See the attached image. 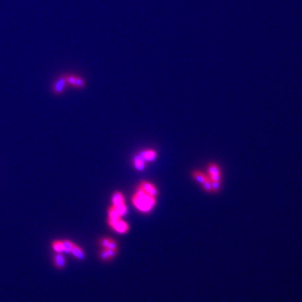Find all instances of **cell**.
Returning a JSON list of instances; mask_svg holds the SVG:
<instances>
[{
	"label": "cell",
	"instance_id": "4fadbf2b",
	"mask_svg": "<svg viewBox=\"0 0 302 302\" xmlns=\"http://www.w3.org/2000/svg\"><path fill=\"white\" fill-rule=\"evenodd\" d=\"M121 215L118 213V210L113 205L110 206L108 209V218L110 219H118V218H121Z\"/></svg>",
	"mask_w": 302,
	"mask_h": 302
},
{
	"label": "cell",
	"instance_id": "52a82bcc",
	"mask_svg": "<svg viewBox=\"0 0 302 302\" xmlns=\"http://www.w3.org/2000/svg\"><path fill=\"white\" fill-rule=\"evenodd\" d=\"M191 176L195 181L198 182L200 185L202 184L203 182L206 181L208 178L206 173L198 169L193 170L192 171Z\"/></svg>",
	"mask_w": 302,
	"mask_h": 302
},
{
	"label": "cell",
	"instance_id": "5bb4252c",
	"mask_svg": "<svg viewBox=\"0 0 302 302\" xmlns=\"http://www.w3.org/2000/svg\"><path fill=\"white\" fill-rule=\"evenodd\" d=\"M201 186L205 193H208V194H213L211 181V180L209 179V178H208L206 181L203 182L202 184H201Z\"/></svg>",
	"mask_w": 302,
	"mask_h": 302
},
{
	"label": "cell",
	"instance_id": "44dd1931",
	"mask_svg": "<svg viewBox=\"0 0 302 302\" xmlns=\"http://www.w3.org/2000/svg\"><path fill=\"white\" fill-rule=\"evenodd\" d=\"M117 248H118V243L117 242L115 241V240L111 238L110 240L109 244H108L107 248H111V249H116L117 250Z\"/></svg>",
	"mask_w": 302,
	"mask_h": 302
},
{
	"label": "cell",
	"instance_id": "7c38bea8",
	"mask_svg": "<svg viewBox=\"0 0 302 302\" xmlns=\"http://www.w3.org/2000/svg\"><path fill=\"white\" fill-rule=\"evenodd\" d=\"M53 250L57 253H64V246H63V240H56L53 242L52 244Z\"/></svg>",
	"mask_w": 302,
	"mask_h": 302
},
{
	"label": "cell",
	"instance_id": "d6986e66",
	"mask_svg": "<svg viewBox=\"0 0 302 302\" xmlns=\"http://www.w3.org/2000/svg\"><path fill=\"white\" fill-rule=\"evenodd\" d=\"M110 240H111V238L104 237L101 238L100 240V246L102 247V248L106 249V248H108V244H109Z\"/></svg>",
	"mask_w": 302,
	"mask_h": 302
},
{
	"label": "cell",
	"instance_id": "5b68a950",
	"mask_svg": "<svg viewBox=\"0 0 302 302\" xmlns=\"http://www.w3.org/2000/svg\"><path fill=\"white\" fill-rule=\"evenodd\" d=\"M141 189L144 190L148 194L152 195V196L156 198L158 195V190L157 189L156 186L153 184V183H150L148 181H142L140 183L139 186Z\"/></svg>",
	"mask_w": 302,
	"mask_h": 302
},
{
	"label": "cell",
	"instance_id": "9c48e42d",
	"mask_svg": "<svg viewBox=\"0 0 302 302\" xmlns=\"http://www.w3.org/2000/svg\"><path fill=\"white\" fill-rule=\"evenodd\" d=\"M139 154L142 156L146 162L154 161L156 159L157 156H158L156 151L153 149L144 150V151H141Z\"/></svg>",
	"mask_w": 302,
	"mask_h": 302
},
{
	"label": "cell",
	"instance_id": "ba28073f",
	"mask_svg": "<svg viewBox=\"0 0 302 302\" xmlns=\"http://www.w3.org/2000/svg\"><path fill=\"white\" fill-rule=\"evenodd\" d=\"M111 201H112V205L115 206H121V205L125 204V200L124 195L121 192H115L113 194L112 198H111Z\"/></svg>",
	"mask_w": 302,
	"mask_h": 302
},
{
	"label": "cell",
	"instance_id": "277c9868",
	"mask_svg": "<svg viewBox=\"0 0 302 302\" xmlns=\"http://www.w3.org/2000/svg\"><path fill=\"white\" fill-rule=\"evenodd\" d=\"M67 86L66 76H65V75H63V76L58 78V79L55 82L54 85H53V91L55 94L61 95L65 91Z\"/></svg>",
	"mask_w": 302,
	"mask_h": 302
},
{
	"label": "cell",
	"instance_id": "e0dca14e",
	"mask_svg": "<svg viewBox=\"0 0 302 302\" xmlns=\"http://www.w3.org/2000/svg\"><path fill=\"white\" fill-rule=\"evenodd\" d=\"M85 86H86V82H85L84 80L80 76H76L73 87L76 88H84Z\"/></svg>",
	"mask_w": 302,
	"mask_h": 302
},
{
	"label": "cell",
	"instance_id": "8fae6325",
	"mask_svg": "<svg viewBox=\"0 0 302 302\" xmlns=\"http://www.w3.org/2000/svg\"><path fill=\"white\" fill-rule=\"evenodd\" d=\"M71 254L76 259L78 260H83L86 258V253L84 250L82 249L78 245L75 244L73 246L72 250H71Z\"/></svg>",
	"mask_w": 302,
	"mask_h": 302
},
{
	"label": "cell",
	"instance_id": "8992f818",
	"mask_svg": "<svg viewBox=\"0 0 302 302\" xmlns=\"http://www.w3.org/2000/svg\"><path fill=\"white\" fill-rule=\"evenodd\" d=\"M53 264L58 269H63L66 266L67 260L62 253H57L53 256Z\"/></svg>",
	"mask_w": 302,
	"mask_h": 302
},
{
	"label": "cell",
	"instance_id": "ac0fdd59",
	"mask_svg": "<svg viewBox=\"0 0 302 302\" xmlns=\"http://www.w3.org/2000/svg\"><path fill=\"white\" fill-rule=\"evenodd\" d=\"M100 258H101L103 261L107 262L110 260L107 251H106V250L104 249V248H103V249L100 251Z\"/></svg>",
	"mask_w": 302,
	"mask_h": 302
},
{
	"label": "cell",
	"instance_id": "2e32d148",
	"mask_svg": "<svg viewBox=\"0 0 302 302\" xmlns=\"http://www.w3.org/2000/svg\"><path fill=\"white\" fill-rule=\"evenodd\" d=\"M212 188H213V194L220 193L223 186L222 181H211Z\"/></svg>",
	"mask_w": 302,
	"mask_h": 302
},
{
	"label": "cell",
	"instance_id": "9a60e30c",
	"mask_svg": "<svg viewBox=\"0 0 302 302\" xmlns=\"http://www.w3.org/2000/svg\"><path fill=\"white\" fill-rule=\"evenodd\" d=\"M63 246H64L65 253H70L71 254V250H72L75 243L68 239L63 240Z\"/></svg>",
	"mask_w": 302,
	"mask_h": 302
},
{
	"label": "cell",
	"instance_id": "3957f363",
	"mask_svg": "<svg viewBox=\"0 0 302 302\" xmlns=\"http://www.w3.org/2000/svg\"><path fill=\"white\" fill-rule=\"evenodd\" d=\"M107 222L110 228L116 232L117 233L125 235L129 231V225L125 220H122V218H118V219L108 218Z\"/></svg>",
	"mask_w": 302,
	"mask_h": 302
},
{
	"label": "cell",
	"instance_id": "ffe728a7",
	"mask_svg": "<svg viewBox=\"0 0 302 302\" xmlns=\"http://www.w3.org/2000/svg\"><path fill=\"white\" fill-rule=\"evenodd\" d=\"M106 251H107L108 256H109L110 259H112L116 256L117 250L111 249V248H106Z\"/></svg>",
	"mask_w": 302,
	"mask_h": 302
},
{
	"label": "cell",
	"instance_id": "7a4b0ae2",
	"mask_svg": "<svg viewBox=\"0 0 302 302\" xmlns=\"http://www.w3.org/2000/svg\"><path fill=\"white\" fill-rule=\"evenodd\" d=\"M206 174L211 181H222L223 174L220 165L215 162H211L206 167Z\"/></svg>",
	"mask_w": 302,
	"mask_h": 302
},
{
	"label": "cell",
	"instance_id": "6da1fadb",
	"mask_svg": "<svg viewBox=\"0 0 302 302\" xmlns=\"http://www.w3.org/2000/svg\"><path fill=\"white\" fill-rule=\"evenodd\" d=\"M133 205L138 211L143 213L151 212L156 206V198L148 194L138 186L132 198Z\"/></svg>",
	"mask_w": 302,
	"mask_h": 302
},
{
	"label": "cell",
	"instance_id": "30bf717a",
	"mask_svg": "<svg viewBox=\"0 0 302 302\" xmlns=\"http://www.w3.org/2000/svg\"><path fill=\"white\" fill-rule=\"evenodd\" d=\"M146 162L140 154L136 155L133 159L134 168L138 171H143L144 169L146 168Z\"/></svg>",
	"mask_w": 302,
	"mask_h": 302
}]
</instances>
